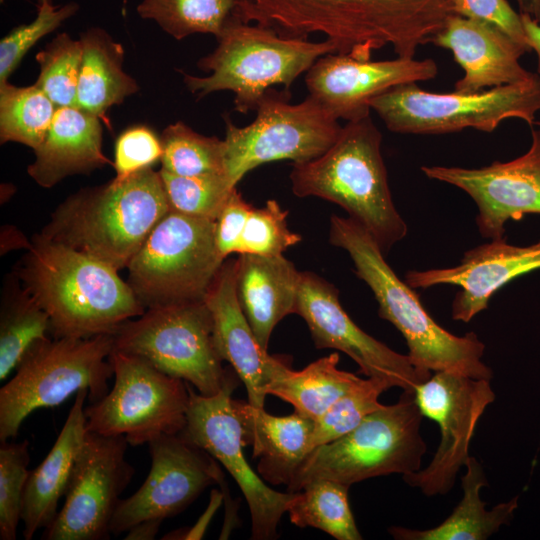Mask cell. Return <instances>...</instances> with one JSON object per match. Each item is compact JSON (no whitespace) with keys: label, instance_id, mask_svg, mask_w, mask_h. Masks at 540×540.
<instances>
[{"label":"cell","instance_id":"obj_1","mask_svg":"<svg viewBox=\"0 0 540 540\" xmlns=\"http://www.w3.org/2000/svg\"><path fill=\"white\" fill-rule=\"evenodd\" d=\"M234 14L286 38L323 34L336 53L371 60L387 45L414 58L455 11L451 0H237Z\"/></svg>","mask_w":540,"mask_h":540},{"label":"cell","instance_id":"obj_2","mask_svg":"<svg viewBox=\"0 0 540 540\" xmlns=\"http://www.w3.org/2000/svg\"><path fill=\"white\" fill-rule=\"evenodd\" d=\"M14 276L45 310L53 338L114 334L145 307L111 266L36 234Z\"/></svg>","mask_w":540,"mask_h":540},{"label":"cell","instance_id":"obj_3","mask_svg":"<svg viewBox=\"0 0 540 540\" xmlns=\"http://www.w3.org/2000/svg\"><path fill=\"white\" fill-rule=\"evenodd\" d=\"M329 240L349 254L356 275L369 286L378 302L379 316L404 337L407 355L415 367L491 380L493 372L482 361L485 345L477 334L457 336L441 327L424 308L414 288L395 274L362 225L350 217L332 215Z\"/></svg>","mask_w":540,"mask_h":540},{"label":"cell","instance_id":"obj_4","mask_svg":"<svg viewBox=\"0 0 540 540\" xmlns=\"http://www.w3.org/2000/svg\"><path fill=\"white\" fill-rule=\"evenodd\" d=\"M169 211L159 172L146 168L70 195L38 234L119 271Z\"/></svg>","mask_w":540,"mask_h":540},{"label":"cell","instance_id":"obj_5","mask_svg":"<svg viewBox=\"0 0 540 540\" xmlns=\"http://www.w3.org/2000/svg\"><path fill=\"white\" fill-rule=\"evenodd\" d=\"M381 142L370 115L348 121L325 153L293 164L290 181L296 196L319 197L343 208L385 254L408 228L392 199Z\"/></svg>","mask_w":540,"mask_h":540},{"label":"cell","instance_id":"obj_6","mask_svg":"<svg viewBox=\"0 0 540 540\" xmlns=\"http://www.w3.org/2000/svg\"><path fill=\"white\" fill-rule=\"evenodd\" d=\"M213 52L197 62L211 74L198 77L184 73L188 90L200 99L228 90L234 94V109L246 114L256 110L261 97L275 85L286 91L315 61L336 47L325 39L286 38L259 24H250L234 13L226 21Z\"/></svg>","mask_w":540,"mask_h":540},{"label":"cell","instance_id":"obj_7","mask_svg":"<svg viewBox=\"0 0 540 540\" xmlns=\"http://www.w3.org/2000/svg\"><path fill=\"white\" fill-rule=\"evenodd\" d=\"M423 417L414 391L403 390L395 404L384 405L349 433L312 450L287 492H298L320 478L351 486L373 477L419 471L427 449L420 434Z\"/></svg>","mask_w":540,"mask_h":540},{"label":"cell","instance_id":"obj_8","mask_svg":"<svg viewBox=\"0 0 540 540\" xmlns=\"http://www.w3.org/2000/svg\"><path fill=\"white\" fill-rule=\"evenodd\" d=\"M113 349V334L35 344L0 389V441L15 438L33 411L58 406L79 390H89L91 403L102 399L114 376L109 359Z\"/></svg>","mask_w":540,"mask_h":540},{"label":"cell","instance_id":"obj_9","mask_svg":"<svg viewBox=\"0 0 540 540\" xmlns=\"http://www.w3.org/2000/svg\"><path fill=\"white\" fill-rule=\"evenodd\" d=\"M386 127L402 134H445L474 128L492 132L505 119L531 127L540 111V76L476 93H434L407 83L369 101Z\"/></svg>","mask_w":540,"mask_h":540},{"label":"cell","instance_id":"obj_10","mask_svg":"<svg viewBox=\"0 0 540 540\" xmlns=\"http://www.w3.org/2000/svg\"><path fill=\"white\" fill-rule=\"evenodd\" d=\"M114 350L139 356L204 396L237 378L224 369L213 342V320L204 300L148 308L113 334ZM239 378V377H238Z\"/></svg>","mask_w":540,"mask_h":540},{"label":"cell","instance_id":"obj_11","mask_svg":"<svg viewBox=\"0 0 540 540\" xmlns=\"http://www.w3.org/2000/svg\"><path fill=\"white\" fill-rule=\"evenodd\" d=\"M225 260L214 220L169 211L127 266V282L145 309L204 300Z\"/></svg>","mask_w":540,"mask_h":540},{"label":"cell","instance_id":"obj_12","mask_svg":"<svg viewBox=\"0 0 540 540\" xmlns=\"http://www.w3.org/2000/svg\"><path fill=\"white\" fill-rule=\"evenodd\" d=\"M287 94L268 89L258 102L255 120L245 127L226 118L225 175L232 186L267 162L313 160L337 140L342 130L339 119L309 95L290 104Z\"/></svg>","mask_w":540,"mask_h":540},{"label":"cell","instance_id":"obj_13","mask_svg":"<svg viewBox=\"0 0 540 540\" xmlns=\"http://www.w3.org/2000/svg\"><path fill=\"white\" fill-rule=\"evenodd\" d=\"M112 389L85 407L86 428L105 436H124L129 445L176 435L186 424L187 383L158 370L147 360L114 350Z\"/></svg>","mask_w":540,"mask_h":540},{"label":"cell","instance_id":"obj_14","mask_svg":"<svg viewBox=\"0 0 540 540\" xmlns=\"http://www.w3.org/2000/svg\"><path fill=\"white\" fill-rule=\"evenodd\" d=\"M237 378L213 396L201 395L187 383L186 424L179 434L219 461L238 484L250 510L251 538L274 539L294 493L269 487L245 458L243 429L231 397L238 385Z\"/></svg>","mask_w":540,"mask_h":540},{"label":"cell","instance_id":"obj_15","mask_svg":"<svg viewBox=\"0 0 540 540\" xmlns=\"http://www.w3.org/2000/svg\"><path fill=\"white\" fill-rule=\"evenodd\" d=\"M414 393L422 415L438 424L441 438L429 465L402 478L425 496L445 495L465 467L476 426L496 396L490 380L447 371L435 372Z\"/></svg>","mask_w":540,"mask_h":540},{"label":"cell","instance_id":"obj_16","mask_svg":"<svg viewBox=\"0 0 540 540\" xmlns=\"http://www.w3.org/2000/svg\"><path fill=\"white\" fill-rule=\"evenodd\" d=\"M124 436L87 431L54 521L44 529L45 540H107L121 494L134 468L126 460Z\"/></svg>","mask_w":540,"mask_h":540},{"label":"cell","instance_id":"obj_17","mask_svg":"<svg viewBox=\"0 0 540 540\" xmlns=\"http://www.w3.org/2000/svg\"><path fill=\"white\" fill-rule=\"evenodd\" d=\"M151 469L142 486L121 499L111 534L127 532L142 521H157L186 509L208 486L222 482L217 460L180 434L161 435L148 443Z\"/></svg>","mask_w":540,"mask_h":540},{"label":"cell","instance_id":"obj_18","mask_svg":"<svg viewBox=\"0 0 540 540\" xmlns=\"http://www.w3.org/2000/svg\"><path fill=\"white\" fill-rule=\"evenodd\" d=\"M334 285L313 272H301L295 313L306 322L316 348L347 354L360 373L387 381L392 387L415 391L431 372L415 367L400 354L357 326L339 302Z\"/></svg>","mask_w":540,"mask_h":540},{"label":"cell","instance_id":"obj_19","mask_svg":"<svg viewBox=\"0 0 540 540\" xmlns=\"http://www.w3.org/2000/svg\"><path fill=\"white\" fill-rule=\"evenodd\" d=\"M540 127V126H539ZM430 179L454 185L476 203V224L484 238L505 237L508 220L540 214V129H532L529 150L508 162L477 169L422 166Z\"/></svg>","mask_w":540,"mask_h":540},{"label":"cell","instance_id":"obj_20","mask_svg":"<svg viewBox=\"0 0 540 540\" xmlns=\"http://www.w3.org/2000/svg\"><path fill=\"white\" fill-rule=\"evenodd\" d=\"M437 73L432 59L371 61L329 53L310 67L305 83L310 97L348 122L370 115L369 101L375 96L398 85L430 80Z\"/></svg>","mask_w":540,"mask_h":540},{"label":"cell","instance_id":"obj_21","mask_svg":"<svg viewBox=\"0 0 540 540\" xmlns=\"http://www.w3.org/2000/svg\"><path fill=\"white\" fill-rule=\"evenodd\" d=\"M537 269H540V241L516 246L502 237L469 249L454 267L409 270L405 282L414 289L459 286L461 290L452 302V318L467 323L488 308L490 298L501 287Z\"/></svg>","mask_w":540,"mask_h":540},{"label":"cell","instance_id":"obj_22","mask_svg":"<svg viewBox=\"0 0 540 540\" xmlns=\"http://www.w3.org/2000/svg\"><path fill=\"white\" fill-rule=\"evenodd\" d=\"M204 301L213 320V342L244 383L248 402L264 408L270 384L290 368L284 359L264 350L240 305L236 291V259L225 260Z\"/></svg>","mask_w":540,"mask_h":540},{"label":"cell","instance_id":"obj_23","mask_svg":"<svg viewBox=\"0 0 540 540\" xmlns=\"http://www.w3.org/2000/svg\"><path fill=\"white\" fill-rule=\"evenodd\" d=\"M432 43L450 50L464 70L454 91L476 93L522 82L534 75L519 63L520 57L530 51L481 21L452 15Z\"/></svg>","mask_w":540,"mask_h":540},{"label":"cell","instance_id":"obj_24","mask_svg":"<svg viewBox=\"0 0 540 540\" xmlns=\"http://www.w3.org/2000/svg\"><path fill=\"white\" fill-rule=\"evenodd\" d=\"M34 152L27 173L43 188L113 165L102 151L100 118L77 106L57 107L46 137Z\"/></svg>","mask_w":540,"mask_h":540},{"label":"cell","instance_id":"obj_25","mask_svg":"<svg viewBox=\"0 0 540 540\" xmlns=\"http://www.w3.org/2000/svg\"><path fill=\"white\" fill-rule=\"evenodd\" d=\"M243 429L245 446L251 445L258 459L257 470L272 485L288 486L313 450L315 421L298 412L274 416L248 401L232 399Z\"/></svg>","mask_w":540,"mask_h":540},{"label":"cell","instance_id":"obj_26","mask_svg":"<svg viewBox=\"0 0 540 540\" xmlns=\"http://www.w3.org/2000/svg\"><path fill=\"white\" fill-rule=\"evenodd\" d=\"M300 279L301 271L283 255L242 253L236 259L238 300L266 351L275 326L295 313Z\"/></svg>","mask_w":540,"mask_h":540},{"label":"cell","instance_id":"obj_27","mask_svg":"<svg viewBox=\"0 0 540 540\" xmlns=\"http://www.w3.org/2000/svg\"><path fill=\"white\" fill-rule=\"evenodd\" d=\"M88 394V389L76 393L54 445L29 473L21 511L26 540H31L39 529L47 528L59 512V500L65 495L74 461L87 434L84 404Z\"/></svg>","mask_w":540,"mask_h":540},{"label":"cell","instance_id":"obj_28","mask_svg":"<svg viewBox=\"0 0 540 540\" xmlns=\"http://www.w3.org/2000/svg\"><path fill=\"white\" fill-rule=\"evenodd\" d=\"M462 477L463 496L452 513L438 526L411 529L392 526L389 533L397 540H486L508 525L518 508L519 495L499 503L490 510L481 500L480 491L488 485L482 465L469 456Z\"/></svg>","mask_w":540,"mask_h":540},{"label":"cell","instance_id":"obj_29","mask_svg":"<svg viewBox=\"0 0 540 540\" xmlns=\"http://www.w3.org/2000/svg\"><path fill=\"white\" fill-rule=\"evenodd\" d=\"M83 55L76 106L100 119L114 105L136 93L139 86L123 70L124 48L104 29L91 27L80 36Z\"/></svg>","mask_w":540,"mask_h":540},{"label":"cell","instance_id":"obj_30","mask_svg":"<svg viewBox=\"0 0 540 540\" xmlns=\"http://www.w3.org/2000/svg\"><path fill=\"white\" fill-rule=\"evenodd\" d=\"M338 362V353H331L301 371L288 368L270 384L268 394L316 421L360 378L338 369Z\"/></svg>","mask_w":540,"mask_h":540},{"label":"cell","instance_id":"obj_31","mask_svg":"<svg viewBox=\"0 0 540 540\" xmlns=\"http://www.w3.org/2000/svg\"><path fill=\"white\" fill-rule=\"evenodd\" d=\"M50 320L13 275L2 296L0 313V380L16 370L26 353L48 339Z\"/></svg>","mask_w":540,"mask_h":540},{"label":"cell","instance_id":"obj_32","mask_svg":"<svg viewBox=\"0 0 540 540\" xmlns=\"http://www.w3.org/2000/svg\"><path fill=\"white\" fill-rule=\"evenodd\" d=\"M350 486L331 479H315L294 492L288 506L290 521L301 528L313 527L337 540H361L352 514Z\"/></svg>","mask_w":540,"mask_h":540},{"label":"cell","instance_id":"obj_33","mask_svg":"<svg viewBox=\"0 0 540 540\" xmlns=\"http://www.w3.org/2000/svg\"><path fill=\"white\" fill-rule=\"evenodd\" d=\"M57 107L36 85H0V141L33 150L43 142Z\"/></svg>","mask_w":540,"mask_h":540},{"label":"cell","instance_id":"obj_34","mask_svg":"<svg viewBox=\"0 0 540 540\" xmlns=\"http://www.w3.org/2000/svg\"><path fill=\"white\" fill-rule=\"evenodd\" d=\"M236 3L237 0H142L136 11L142 19L156 22L177 40L195 33L218 38Z\"/></svg>","mask_w":540,"mask_h":540},{"label":"cell","instance_id":"obj_35","mask_svg":"<svg viewBox=\"0 0 540 540\" xmlns=\"http://www.w3.org/2000/svg\"><path fill=\"white\" fill-rule=\"evenodd\" d=\"M161 169L178 176L225 175L224 140L195 132L179 121L160 137Z\"/></svg>","mask_w":540,"mask_h":540},{"label":"cell","instance_id":"obj_36","mask_svg":"<svg viewBox=\"0 0 540 540\" xmlns=\"http://www.w3.org/2000/svg\"><path fill=\"white\" fill-rule=\"evenodd\" d=\"M392 386L375 377L359 378L315 421L312 447L330 443L357 427L370 413L382 408L379 396Z\"/></svg>","mask_w":540,"mask_h":540},{"label":"cell","instance_id":"obj_37","mask_svg":"<svg viewBox=\"0 0 540 540\" xmlns=\"http://www.w3.org/2000/svg\"><path fill=\"white\" fill-rule=\"evenodd\" d=\"M83 48L67 33L57 35L35 58L40 67L34 83L56 107L76 106Z\"/></svg>","mask_w":540,"mask_h":540},{"label":"cell","instance_id":"obj_38","mask_svg":"<svg viewBox=\"0 0 540 540\" xmlns=\"http://www.w3.org/2000/svg\"><path fill=\"white\" fill-rule=\"evenodd\" d=\"M170 211L216 221L230 192L236 188L226 175L178 176L160 169Z\"/></svg>","mask_w":540,"mask_h":540},{"label":"cell","instance_id":"obj_39","mask_svg":"<svg viewBox=\"0 0 540 540\" xmlns=\"http://www.w3.org/2000/svg\"><path fill=\"white\" fill-rule=\"evenodd\" d=\"M29 442H1L0 539L15 540L21 521L22 502L30 471Z\"/></svg>","mask_w":540,"mask_h":540},{"label":"cell","instance_id":"obj_40","mask_svg":"<svg viewBox=\"0 0 540 540\" xmlns=\"http://www.w3.org/2000/svg\"><path fill=\"white\" fill-rule=\"evenodd\" d=\"M35 19L13 28L0 41V85L18 67L25 54L45 35L56 30L63 22L74 16L79 5L68 2L62 6L53 3L37 6Z\"/></svg>","mask_w":540,"mask_h":540},{"label":"cell","instance_id":"obj_41","mask_svg":"<svg viewBox=\"0 0 540 540\" xmlns=\"http://www.w3.org/2000/svg\"><path fill=\"white\" fill-rule=\"evenodd\" d=\"M288 212L276 200H267L261 208L253 207L243 233L237 254L249 253L278 256L299 243L302 238L287 226Z\"/></svg>","mask_w":540,"mask_h":540},{"label":"cell","instance_id":"obj_42","mask_svg":"<svg viewBox=\"0 0 540 540\" xmlns=\"http://www.w3.org/2000/svg\"><path fill=\"white\" fill-rule=\"evenodd\" d=\"M161 139L145 126L125 130L115 143L113 167L116 177H125L161 161Z\"/></svg>","mask_w":540,"mask_h":540},{"label":"cell","instance_id":"obj_43","mask_svg":"<svg viewBox=\"0 0 540 540\" xmlns=\"http://www.w3.org/2000/svg\"><path fill=\"white\" fill-rule=\"evenodd\" d=\"M456 15L487 23L531 51L521 15L507 0H451Z\"/></svg>","mask_w":540,"mask_h":540},{"label":"cell","instance_id":"obj_44","mask_svg":"<svg viewBox=\"0 0 540 540\" xmlns=\"http://www.w3.org/2000/svg\"><path fill=\"white\" fill-rule=\"evenodd\" d=\"M253 206L234 188L223 204L215 221V241L225 259L237 253L239 241Z\"/></svg>","mask_w":540,"mask_h":540},{"label":"cell","instance_id":"obj_45","mask_svg":"<svg viewBox=\"0 0 540 540\" xmlns=\"http://www.w3.org/2000/svg\"><path fill=\"white\" fill-rule=\"evenodd\" d=\"M520 15L529 45L537 55V74L540 76V24L527 13H520Z\"/></svg>","mask_w":540,"mask_h":540},{"label":"cell","instance_id":"obj_46","mask_svg":"<svg viewBox=\"0 0 540 540\" xmlns=\"http://www.w3.org/2000/svg\"><path fill=\"white\" fill-rule=\"evenodd\" d=\"M211 496V502L206 512L200 517L198 523L184 535L185 537L183 539H200L202 537L209 520L219 505V500L221 498V495H219L216 490L211 492Z\"/></svg>","mask_w":540,"mask_h":540},{"label":"cell","instance_id":"obj_47","mask_svg":"<svg viewBox=\"0 0 540 540\" xmlns=\"http://www.w3.org/2000/svg\"><path fill=\"white\" fill-rule=\"evenodd\" d=\"M161 523L157 521H142L127 531L126 540H151L159 531Z\"/></svg>","mask_w":540,"mask_h":540},{"label":"cell","instance_id":"obj_48","mask_svg":"<svg viewBox=\"0 0 540 540\" xmlns=\"http://www.w3.org/2000/svg\"><path fill=\"white\" fill-rule=\"evenodd\" d=\"M521 13L533 16V19L540 23V0H517Z\"/></svg>","mask_w":540,"mask_h":540},{"label":"cell","instance_id":"obj_49","mask_svg":"<svg viewBox=\"0 0 540 540\" xmlns=\"http://www.w3.org/2000/svg\"><path fill=\"white\" fill-rule=\"evenodd\" d=\"M36 1H37V6H40L42 4L53 3V0H36Z\"/></svg>","mask_w":540,"mask_h":540},{"label":"cell","instance_id":"obj_50","mask_svg":"<svg viewBox=\"0 0 540 540\" xmlns=\"http://www.w3.org/2000/svg\"><path fill=\"white\" fill-rule=\"evenodd\" d=\"M535 124L538 125V126H540V122H536Z\"/></svg>","mask_w":540,"mask_h":540}]
</instances>
